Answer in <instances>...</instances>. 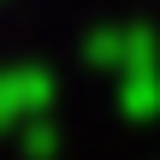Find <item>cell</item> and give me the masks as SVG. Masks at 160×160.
I'll return each instance as SVG.
<instances>
[{"label": "cell", "mask_w": 160, "mask_h": 160, "mask_svg": "<svg viewBox=\"0 0 160 160\" xmlns=\"http://www.w3.org/2000/svg\"><path fill=\"white\" fill-rule=\"evenodd\" d=\"M119 101H125V113H131V119H154V113H160V65H154V48H148L142 36L131 42Z\"/></svg>", "instance_id": "obj_1"}, {"label": "cell", "mask_w": 160, "mask_h": 160, "mask_svg": "<svg viewBox=\"0 0 160 160\" xmlns=\"http://www.w3.org/2000/svg\"><path fill=\"white\" fill-rule=\"evenodd\" d=\"M53 101V83L42 71H0V131H18L24 119L48 113Z\"/></svg>", "instance_id": "obj_2"}, {"label": "cell", "mask_w": 160, "mask_h": 160, "mask_svg": "<svg viewBox=\"0 0 160 160\" xmlns=\"http://www.w3.org/2000/svg\"><path fill=\"white\" fill-rule=\"evenodd\" d=\"M18 131H24V148H30V160H53V154H59V131L48 125V113H36V119H24Z\"/></svg>", "instance_id": "obj_3"}]
</instances>
